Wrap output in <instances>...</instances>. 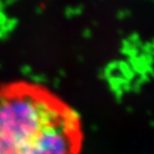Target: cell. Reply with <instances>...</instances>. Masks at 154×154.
<instances>
[{
	"label": "cell",
	"instance_id": "cell-1",
	"mask_svg": "<svg viewBox=\"0 0 154 154\" xmlns=\"http://www.w3.org/2000/svg\"><path fill=\"white\" fill-rule=\"evenodd\" d=\"M79 113L46 86L14 80L0 86V154H82Z\"/></svg>",
	"mask_w": 154,
	"mask_h": 154
}]
</instances>
